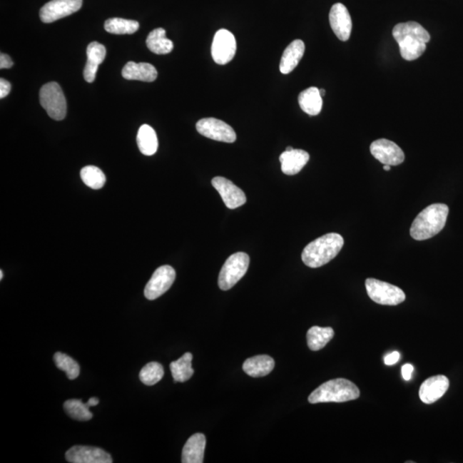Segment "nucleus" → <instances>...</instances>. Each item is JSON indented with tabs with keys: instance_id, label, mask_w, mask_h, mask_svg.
Masks as SVG:
<instances>
[{
	"instance_id": "obj_1",
	"label": "nucleus",
	"mask_w": 463,
	"mask_h": 463,
	"mask_svg": "<svg viewBox=\"0 0 463 463\" xmlns=\"http://www.w3.org/2000/svg\"><path fill=\"white\" fill-rule=\"evenodd\" d=\"M392 35L400 48L402 57L407 61H415L422 56L431 39L426 29L416 22L397 24Z\"/></svg>"
},
{
	"instance_id": "obj_2",
	"label": "nucleus",
	"mask_w": 463,
	"mask_h": 463,
	"mask_svg": "<svg viewBox=\"0 0 463 463\" xmlns=\"http://www.w3.org/2000/svg\"><path fill=\"white\" fill-rule=\"evenodd\" d=\"M449 207L444 203H433L416 216L410 228V235L415 240L431 239L445 226Z\"/></svg>"
},
{
	"instance_id": "obj_3",
	"label": "nucleus",
	"mask_w": 463,
	"mask_h": 463,
	"mask_svg": "<svg viewBox=\"0 0 463 463\" xmlns=\"http://www.w3.org/2000/svg\"><path fill=\"white\" fill-rule=\"evenodd\" d=\"M343 245L344 239L341 235L337 233H327L305 246L301 258L305 265L320 268L337 257Z\"/></svg>"
},
{
	"instance_id": "obj_4",
	"label": "nucleus",
	"mask_w": 463,
	"mask_h": 463,
	"mask_svg": "<svg viewBox=\"0 0 463 463\" xmlns=\"http://www.w3.org/2000/svg\"><path fill=\"white\" fill-rule=\"evenodd\" d=\"M360 390L351 381L344 379L330 380L310 395L312 405L322 402H345L360 397Z\"/></svg>"
},
{
	"instance_id": "obj_5",
	"label": "nucleus",
	"mask_w": 463,
	"mask_h": 463,
	"mask_svg": "<svg viewBox=\"0 0 463 463\" xmlns=\"http://www.w3.org/2000/svg\"><path fill=\"white\" fill-rule=\"evenodd\" d=\"M250 258L248 254L236 253L231 255L220 272L218 285L220 290L227 291L235 287L248 272Z\"/></svg>"
},
{
	"instance_id": "obj_6",
	"label": "nucleus",
	"mask_w": 463,
	"mask_h": 463,
	"mask_svg": "<svg viewBox=\"0 0 463 463\" xmlns=\"http://www.w3.org/2000/svg\"><path fill=\"white\" fill-rule=\"evenodd\" d=\"M40 103L53 120L63 121L66 118V100L58 83L51 82L42 86L40 91Z\"/></svg>"
},
{
	"instance_id": "obj_7",
	"label": "nucleus",
	"mask_w": 463,
	"mask_h": 463,
	"mask_svg": "<svg viewBox=\"0 0 463 463\" xmlns=\"http://www.w3.org/2000/svg\"><path fill=\"white\" fill-rule=\"evenodd\" d=\"M367 295L375 302L384 305H397L406 300V295L400 288L392 284L368 278L365 281Z\"/></svg>"
},
{
	"instance_id": "obj_8",
	"label": "nucleus",
	"mask_w": 463,
	"mask_h": 463,
	"mask_svg": "<svg viewBox=\"0 0 463 463\" xmlns=\"http://www.w3.org/2000/svg\"><path fill=\"white\" fill-rule=\"evenodd\" d=\"M197 131L203 137L215 141L232 143L236 141V133L232 127L223 121L215 118H205L196 125Z\"/></svg>"
},
{
	"instance_id": "obj_9",
	"label": "nucleus",
	"mask_w": 463,
	"mask_h": 463,
	"mask_svg": "<svg viewBox=\"0 0 463 463\" xmlns=\"http://www.w3.org/2000/svg\"><path fill=\"white\" fill-rule=\"evenodd\" d=\"M237 44L235 36L227 29H220L215 33L212 42L211 54L218 65H226L235 56Z\"/></svg>"
},
{
	"instance_id": "obj_10",
	"label": "nucleus",
	"mask_w": 463,
	"mask_h": 463,
	"mask_svg": "<svg viewBox=\"0 0 463 463\" xmlns=\"http://www.w3.org/2000/svg\"><path fill=\"white\" fill-rule=\"evenodd\" d=\"M176 278V272L169 265L161 266L157 269L144 290V295L150 300L159 298L172 287Z\"/></svg>"
},
{
	"instance_id": "obj_11",
	"label": "nucleus",
	"mask_w": 463,
	"mask_h": 463,
	"mask_svg": "<svg viewBox=\"0 0 463 463\" xmlns=\"http://www.w3.org/2000/svg\"><path fill=\"white\" fill-rule=\"evenodd\" d=\"M83 6V0H51L42 6L40 19L44 24L66 18L78 11Z\"/></svg>"
},
{
	"instance_id": "obj_12",
	"label": "nucleus",
	"mask_w": 463,
	"mask_h": 463,
	"mask_svg": "<svg viewBox=\"0 0 463 463\" xmlns=\"http://www.w3.org/2000/svg\"><path fill=\"white\" fill-rule=\"evenodd\" d=\"M372 155L384 165L398 166L405 160V152L402 148L388 139H379L370 146Z\"/></svg>"
},
{
	"instance_id": "obj_13",
	"label": "nucleus",
	"mask_w": 463,
	"mask_h": 463,
	"mask_svg": "<svg viewBox=\"0 0 463 463\" xmlns=\"http://www.w3.org/2000/svg\"><path fill=\"white\" fill-rule=\"evenodd\" d=\"M71 463H112L113 458L104 449L92 446L76 445L66 454Z\"/></svg>"
},
{
	"instance_id": "obj_14",
	"label": "nucleus",
	"mask_w": 463,
	"mask_h": 463,
	"mask_svg": "<svg viewBox=\"0 0 463 463\" xmlns=\"http://www.w3.org/2000/svg\"><path fill=\"white\" fill-rule=\"evenodd\" d=\"M212 185L218 190L222 197L224 205L228 209L235 210L246 203V197L243 190L228 178L224 177H215L212 180Z\"/></svg>"
},
{
	"instance_id": "obj_15",
	"label": "nucleus",
	"mask_w": 463,
	"mask_h": 463,
	"mask_svg": "<svg viewBox=\"0 0 463 463\" xmlns=\"http://www.w3.org/2000/svg\"><path fill=\"white\" fill-rule=\"evenodd\" d=\"M330 24L339 40L350 39L352 32V19L347 7L341 3L335 4L330 11Z\"/></svg>"
},
{
	"instance_id": "obj_16",
	"label": "nucleus",
	"mask_w": 463,
	"mask_h": 463,
	"mask_svg": "<svg viewBox=\"0 0 463 463\" xmlns=\"http://www.w3.org/2000/svg\"><path fill=\"white\" fill-rule=\"evenodd\" d=\"M449 381L445 376L437 375L429 377L420 386L419 398L426 405H432L444 396L447 392Z\"/></svg>"
},
{
	"instance_id": "obj_17",
	"label": "nucleus",
	"mask_w": 463,
	"mask_h": 463,
	"mask_svg": "<svg viewBox=\"0 0 463 463\" xmlns=\"http://www.w3.org/2000/svg\"><path fill=\"white\" fill-rule=\"evenodd\" d=\"M107 50L103 44L93 41L88 46V61L83 71L84 79L88 83H93L96 79L97 70L101 63L104 61Z\"/></svg>"
},
{
	"instance_id": "obj_18",
	"label": "nucleus",
	"mask_w": 463,
	"mask_h": 463,
	"mask_svg": "<svg viewBox=\"0 0 463 463\" xmlns=\"http://www.w3.org/2000/svg\"><path fill=\"white\" fill-rule=\"evenodd\" d=\"M206 437L203 433H196L186 442L182 450L183 463H203L205 457Z\"/></svg>"
},
{
	"instance_id": "obj_19",
	"label": "nucleus",
	"mask_w": 463,
	"mask_h": 463,
	"mask_svg": "<svg viewBox=\"0 0 463 463\" xmlns=\"http://www.w3.org/2000/svg\"><path fill=\"white\" fill-rule=\"evenodd\" d=\"M310 155L303 150L286 151L280 156L282 163V171L287 175H295L307 164Z\"/></svg>"
},
{
	"instance_id": "obj_20",
	"label": "nucleus",
	"mask_w": 463,
	"mask_h": 463,
	"mask_svg": "<svg viewBox=\"0 0 463 463\" xmlns=\"http://www.w3.org/2000/svg\"><path fill=\"white\" fill-rule=\"evenodd\" d=\"M122 76L127 80L151 83L157 78V71L151 63L130 61L123 68Z\"/></svg>"
},
{
	"instance_id": "obj_21",
	"label": "nucleus",
	"mask_w": 463,
	"mask_h": 463,
	"mask_svg": "<svg viewBox=\"0 0 463 463\" xmlns=\"http://www.w3.org/2000/svg\"><path fill=\"white\" fill-rule=\"evenodd\" d=\"M305 49V44L301 40H295L288 45L280 63V71L283 74H290L295 69L303 57Z\"/></svg>"
},
{
	"instance_id": "obj_22",
	"label": "nucleus",
	"mask_w": 463,
	"mask_h": 463,
	"mask_svg": "<svg viewBox=\"0 0 463 463\" xmlns=\"http://www.w3.org/2000/svg\"><path fill=\"white\" fill-rule=\"evenodd\" d=\"M275 360L269 355H258L246 360L243 370L246 375L253 377H265L273 371Z\"/></svg>"
},
{
	"instance_id": "obj_23",
	"label": "nucleus",
	"mask_w": 463,
	"mask_h": 463,
	"mask_svg": "<svg viewBox=\"0 0 463 463\" xmlns=\"http://www.w3.org/2000/svg\"><path fill=\"white\" fill-rule=\"evenodd\" d=\"M299 104L305 113L316 116L320 113L322 108V97L320 88L311 87L300 93Z\"/></svg>"
},
{
	"instance_id": "obj_24",
	"label": "nucleus",
	"mask_w": 463,
	"mask_h": 463,
	"mask_svg": "<svg viewBox=\"0 0 463 463\" xmlns=\"http://www.w3.org/2000/svg\"><path fill=\"white\" fill-rule=\"evenodd\" d=\"M139 151L144 156L155 155L158 148V139L154 129L148 125L140 127L137 137Z\"/></svg>"
},
{
	"instance_id": "obj_25",
	"label": "nucleus",
	"mask_w": 463,
	"mask_h": 463,
	"mask_svg": "<svg viewBox=\"0 0 463 463\" xmlns=\"http://www.w3.org/2000/svg\"><path fill=\"white\" fill-rule=\"evenodd\" d=\"M148 49L156 54H168L172 52L173 44L166 36L164 29H156L150 33L146 40Z\"/></svg>"
},
{
	"instance_id": "obj_26",
	"label": "nucleus",
	"mask_w": 463,
	"mask_h": 463,
	"mask_svg": "<svg viewBox=\"0 0 463 463\" xmlns=\"http://www.w3.org/2000/svg\"><path fill=\"white\" fill-rule=\"evenodd\" d=\"M193 357L190 352H185L181 358L176 361H173L170 364V369H171L174 382L184 383V382L188 381L193 376L194 370L192 367Z\"/></svg>"
},
{
	"instance_id": "obj_27",
	"label": "nucleus",
	"mask_w": 463,
	"mask_h": 463,
	"mask_svg": "<svg viewBox=\"0 0 463 463\" xmlns=\"http://www.w3.org/2000/svg\"><path fill=\"white\" fill-rule=\"evenodd\" d=\"M334 330L330 327L313 326L307 332V344L310 350L312 351L321 350L334 337Z\"/></svg>"
},
{
	"instance_id": "obj_28",
	"label": "nucleus",
	"mask_w": 463,
	"mask_h": 463,
	"mask_svg": "<svg viewBox=\"0 0 463 463\" xmlns=\"http://www.w3.org/2000/svg\"><path fill=\"white\" fill-rule=\"evenodd\" d=\"M104 28L106 31L113 35H131L138 31L139 23L134 20L113 18L106 21Z\"/></svg>"
},
{
	"instance_id": "obj_29",
	"label": "nucleus",
	"mask_w": 463,
	"mask_h": 463,
	"mask_svg": "<svg viewBox=\"0 0 463 463\" xmlns=\"http://www.w3.org/2000/svg\"><path fill=\"white\" fill-rule=\"evenodd\" d=\"M63 409L72 419L87 422L93 418V414L89 411L88 403H83L78 399H71L63 403Z\"/></svg>"
},
{
	"instance_id": "obj_30",
	"label": "nucleus",
	"mask_w": 463,
	"mask_h": 463,
	"mask_svg": "<svg viewBox=\"0 0 463 463\" xmlns=\"http://www.w3.org/2000/svg\"><path fill=\"white\" fill-rule=\"evenodd\" d=\"M80 174L84 184L94 190L103 188L107 180L104 173L95 166L84 167Z\"/></svg>"
},
{
	"instance_id": "obj_31",
	"label": "nucleus",
	"mask_w": 463,
	"mask_h": 463,
	"mask_svg": "<svg viewBox=\"0 0 463 463\" xmlns=\"http://www.w3.org/2000/svg\"><path fill=\"white\" fill-rule=\"evenodd\" d=\"M54 360L56 367L66 373L68 379L73 380L79 376V364L71 357L58 352L54 355Z\"/></svg>"
},
{
	"instance_id": "obj_32",
	"label": "nucleus",
	"mask_w": 463,
	"mask_h": 463,
	"mask_svg": "<svg viewBox=\"0 0 463 463\" xmlns=\"http://www.w3.org/2000/svg\"><path fill=\"white\" fill-rule=\"evenodd\" d=\"M163 367L158 362L147 364L139 373L140 380H141L143 384L148 386L156 385L163 380Z\"/></svg>"
},
{
	"instance_id": "obj_33",
	"label": "nucleus",
	"mask_w": 463,
	"mask_h": 463,
	"mask_svg": "<svg viewBox=\"0 0 463 463\" xmlns=\"http://www.w3.org/2000/svg\"><path fill=\"white\" fill-rule=\"evenodd\" d=\"M11 85L6 79H0V98H5L11 92Z\"/></svg>"
},
{
	"instance_id": "obj_34",
	"label": "nucleus",
	"mask_w": 463,
	"mask_h": 463,
	"mask_svg": "<svg viewBox=\"0 0 463 463\" xmlns=\"http://www.w3.org/2000/svg\"><path fill=\"white\" fill-rule=\"evenodd\" d=\"M12 66H14V62L9 55L3 53L0 54V68L1 69H9Z\"/></svg>"
},
{
	"instance_id": "obj_35",
	"label": "nucleus",
	"mask_w": 463,
	"mask_h": 463,
	"mask_svg": "<svg viewBox=\"0 0 463 463\" xmlns=\"http://www.w3.org/2000/svg\"><path fill=\"white\" fill-rule=\"evenodd\" d=\"M400 352L397 351L392 352V354L385 356V363L387 365H395L400 360Z\"/></svg>"
},
{
	"instance_id": "obj_36",
	"label": "nucleus",
	"mask_w": 463,
	"mask_h": 463,
	"mask_svg": "<svg viewBox=\"0 0 463 463\" xmlns=\"http://www.w3.org/2000/svg\"><path fill=\"white\" fill-rule=\"evenodd\" d=\"M414 372V367L411 364H406L403 365L402 368V375L403 377V379L406 381H409L411 380L412 375H413Z\"/></svg>"
},
{
	"instance_id": "obj_37",
	"label": "nucleus",
	"mask_w": 463,
	"mask_h": 463,
	"mask_svg": "<svg viewBox=\"0 0 463 463\" xmlns=\"http://www.w3.org/2000/svg\"><path fill=\"white\" fill-rule=\"evenodd\" d=\"M99 402H100V401H99L98 398L92 397V398L89 399V400L88 401L87 403H88V405L89 407H95L96 405H98Z\"/></svg>"
},
{
	"instance_id": "obj_38",
	"label": "nucleus",
	"mask_w": 463,
	"mask_h": 463,
	"mask_svg": "<svg viewBox=\"0 0 463 463\" xmlns=\"http://www.w3.org/2000/svg\"><path fill=\"white\" fill-rule=\"evenodd\" d=\"M390 167H392V166L384 165V170H385V171H390Z\"/></svg>"
},
{
	"instance_id": "obj_39",
	"label": "nucleus",
	"mask_w": 463,
	"mask_h": 463,
	"mask_svg": "<svg viewBox=\"0 0 463 463\" xmlns=\"http://www.w3.org/2000/svg\"><path fill=\"white\" fill-rule=\"evenodd\" d=\"M320 95H321V96H322H322H325V89H320Z\"/></svg>"
},
{
	"instance_id": "obj_40",
	"label": "nucleus",
	"mask_w": 463,
	"mask_h": 463,
	"mask_svg": "<svg viewBox=\"0 0 463 463\" xmlns=\"http://www.w3.org/2000/svg\"><path fill=\"white\" fill-rule=\"evenodd\" d=\"M292 150H294V148H292V147H288L286 148V151H292Z\"/></svg>"
},
{
	"instance_id": "obj_41",
	"label": "nucleus",
	"mask_w": 463,
	"mask_h": 463,
	"mask_svg": "<svg viewBox=\"0 0 463 463\" xmlns=\"http://www.w3.org/2000/svg\"><path fill=\"white\" fill-rule=\"evenodd\" d=\"M3 276H4V274H3V271L1 270V271H0V279L2 280V279H3Z\"/></svg>"
}]
</instances>
